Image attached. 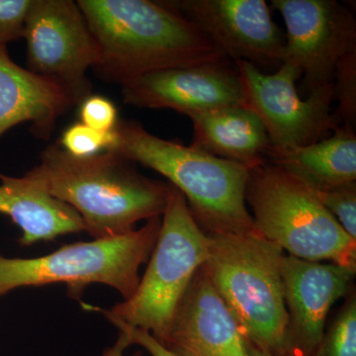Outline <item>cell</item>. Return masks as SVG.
<instances>
[{
  "instance_id": "obj_1",
  "label": "cell",
  "mask_w": 356,
  "mask_h": 356,
  "mask_svg": "<svg viewBox=\"0 0 356 356\" xmlns=\"http://www.w3.org/2000/svg\"><path fill=\"white\" fill-rule=\"evenodd\" d=\"M100 51L93 69L103 81L124 84L158 70L224 62L197 26L163 2L79 0Z\"/></svg>"
},
{
  "instance_id": "obj_2",
  "label": "cell",
  "mask_w": 356,
  "mask_h": 356,
  "mask_svg": "<svg viewBox=\"0 0 356 356\" xmlns=\"http://www.w3.org/2000/svg\"><path fill=\"white\" fill-rule=\"evenodd\" d=\"M24 175L76 211L95 240L126 235L138 222L163 216L172 195V185L145 177L111 152L76 158L50 145Z\"/></svg>"
},
{
  "instance_id": "obj_3",
  "label": "cell",
  "mask_w": 356,
  "mask_h": 356,
  "mask_svg": "<svg viewBox=\"0 0 356 356\" xmlns=\"http://www.w3.org/2000/svg\"><path fill=\"white\" fill-rule=\"evenodd\" d=\"M111 152L168 178L185 197L206 234L254 231L245 205L250 168L211 156L192 146L159 138L135 121L119 120Z\"/></svg>"
},
{
  "instance_id": "obj_4",
  "label": "cell",
  "mask_w": 356,
  "mask_h": 356,
  "mask_svg": "<svg viewBox=\"0 0 356 356\" xmlns=\"http://www.w3.org/2000/svg\"><path fill=\"white\" fill-rule=\"evenodd\" d=\"M205 266L245 341L286 355L288 314L281 262L284 252L257 231L210 235Z\"/></svg>"
},
{
  "instance_id": "obj_5",
  "label": "cell",
  "mask_w": 356,
  "mask_h": 356,
  "mask_svg": "<svg viewBox=\"0 0 356 356\" xmlns=\"http://www.w3.org/2000/svg\"><path fill=\"white\" fill-rule=\"evenodd\" d=\"M245 201L255 231L291 257L356 273V241L303 182L264 161L250 168Z\"/></svg>"
},
{
  "instance_id": "obj_6",
  "label": "cell",
  "mask_w": 356,
  "mask_h": 356,
  "mask_svg": "<svg viewBox=\"0 0 356 356\" xmlns=\"http://www.w3.org/2000/svg\"><path fill=\"white\" fill-rule=\"evenodd\" d=\"M208 254L209 236L194 220L184 194L172 185L158 240L137 289L110 310H98L119 331L143 330L163 344L178 306Z\"/></svg>"
},
{
  "instance_id": "obj_7",
  "label": "cell",
  "mask_w": 356,
  "mask_h": 356,
  "mask_svg": "<svg viewBox=\"0 0 356 356\" xmlns=\"http://www.w3.org/2000/svg\"><path fill=\"white\" fill-rule=\"evenodd\" d=\"M161 226V217L153 218L126 235L64 245L33 259L0 254V298L17 288L56 283L67 285L74 298L97 283L114 288L124 300L131 298L139 285L140 267L149 261Z\"/></svg>"
},
{
  "instance_id": "obj_8",
  "label": "cell",
  "mask_w": 356,
  "mask_h": 356,
  "mask_svg": "<svg viewBox=\"0 0 356 356\" xmlns=\"http://www.w3.org/2000/svg\"><path fill=\"white\" fill-rule=\"evenodd\" d=\"M245 106L261 121L270 147L291 149L325 139L339 125L334 112V88L300 97L296 81L302 76L294 65L283 63L267 74L245 60H235Z\"/></svg>"
},
{
  "instance_id": "obj_9",
  "label": "cell",
  "mask_w": 356,
  "mask_h": 356,
  "mask_svg": "<svg viewBox=\"0 0 356 356\" xmlns=\"http://www.w3.org/2000/svg\"><path fill=\"white\" fill-rule=\"evenodd\" d=\"M23 38L28 70L57 81L79 105L91 95L88 70L97 65L100 51L76 2L33 0Z\"/></svg>"
},
{
  "instance_id": "obj_10",
  "label": "cell",
  "mask_w": 356,
  "mask_h": 356,
  "mask_svg": "<svg viewBox=\"0 0 356 356\" xmlns=\"http://www.w3.org/2000/svg\"><path fill=\"white\" fill-rule=\"evenodd\" d=\"M286 26L285 57L304 76L309 95L334 88L337 65L356 51L355 13L336 0H273Z\"/></svg>"
},
{
  "instance_id": "obj_11",
  "label": "cell",
  "mask_w": 356,
  "mask_h": 356,
  "mask_svg": "<svg viewBox=\"0 0 356 356\" xmlns=\"http://www.w3.org/2000/svg\"><path fill=\"white\" fill-rule=\"evenodd\" d=\"M163 2L197 26L225 57L245 60L257 69L280 67L284 62L285 34L264 0Z\"/></svg>"
},
{
  "instance_id": "obj_12",
  "label": "cell",
  "mask_w": 356,
  "mask_h": 356,
  "mask_svg": "<svg viewBox=\"0 0 356 356\" xmlns=\"http://www.w3.org/2000/svg\"><path fill=\"white\" fill-rule=\"evenodd\" d=\"M121 95L125 104L172 109L187 117L245 105L238 72L224 62L151 72L122 84Z\"/></svg>"
},
{
  "instance_id": "obj_13",
  "label": "cell",
  "mask_w": 356,
  "mask_h": 356,
  "mask_svg": "<svg viewBox=\"0 0 356 356\" xmlns=\"http://www.w3.org/2000/svg\"><path fill=\"white\" fill-rule=\"evenodd\" d=\"M288 314L286 355L313 356L332 305L353 289L355 271L284 255L281 262Z\"/></svg>"
},
{
  "instance_id": "obj_14",
  "label": "cell",
  "mask_w": 356,
  "mask_h": 356,
  "mask_svg": "<svg viewBox=\"0 0 356 356\" xmlns=\"http://www.w3.org/2000/svg\"><path fill=\"white\" fill-rule=\"evenodd\" d=\"M163 346L177 356H250L245 339L205 266L187 288Z\"/></svg>"
},
{
  "instance_id": "obj_15",
  "label": "cell",
  "mask_w": 356,
  "mask_h": 356,
  "mask_svg": "<svg viewBox=\"0 0 356 356\" xmlns=\"http://www.w3.org/2000/svg\"><path fill=\"white\" fill-rule=\"evenodd\" d=\"M76 106L79 103L67 88L20 67L6 47H0V137L29 122L33 135L48 140L58 119Z\"/></svg>"
},
{
  "instance_id": "obj_16",
  "label": "cell",
  "mask_w": 356,
  "mask_h": 356,
  "mask_svg": "<svg viewBox=\"0 0 356 356\" xmlns=\"http://www.w3.org/2000/svg\"><path fill=\"white\" fill-rule=\"evenodd\" d=\"M189 118L193 125L191 146L250 168L266 161L270 143L266 128L245 105L211 110Z\"/></svg>"
},
{
  "instance_id": "obj_17",
  "label": "cell",
  "mask_w": 356,
  "mask_h": 356,
  "mask_svg": "<svg viewBox=\"0 0 356 356\" xmlns=\"http://www.w3.org/2000/svg\"><path fill=\"white\" fill-rule=\"evenodd\" d=\"M0 214L19 227V243L24 247L86 229L76 211L51 197L25 175L13 177L0 173Z\"/></svg>"
},
{
  "instance_id": "obj_18",
  "label": "cell",
  "mask_w": 356,
  "mask_h": 356,
  "mask_svg": "<svg viewBox=\"0 0 356 356\" xmlns=\"http://www.w3.org/2000/svg\"><path fill=\"white\" fill-rule=\"evenodd\" d=\"M331 137L291 149L268 147L266 161L309 188L356 184V136L351 126L339 125Z\"/></svg>"
},
{
  "instance_id": "obj_19",
  "label": "cell",
  "mask_w": 356,
  "mask_h": 356,
  "mask_svg": "<svg viewBox=\"0 0 356 356\" xmlns=\"http://www.w3.org/2000/svg\"><path fill=\"white\" fill-rule=\"evenodd\" d=\"M313 356H356V296L353 289Z\"/></svg>"
},
{
  "instance_id": "obj_20",
  "label": "cell",
  "mask_w": 356,
  "mask_h": 356,
  "mask_svg": "<svg viewBox=\"0 0 356 356\" xmlns=\"http://www.w3.org/2000/svg\"><path fill=\"white\" fill-rule=\"evenodd\" d=\"M334 99L339 102L334 112L339 124L353 127L356 119V51L337 65L334 77Z\"/></svg>"
},
{
  "instance_id": "obj_21",
  "label": "cell",
  "mask_w": 356,
  "mask_h": 356,
  "mask_svg": "<svg viewBox=\"0 0 356 356\" xmlns=\"http://www.w3.org/2000/svg\"><path fill=\"white\" fill-rule=\"evenodd\" d=\"M309 189L356 241V184Z\"/></svg>"
},
{
  "instance_id": "obj_22",
  "label": "cell",
  "mask_w": 356,
  "mask_h": 356,
  "mask_svg": "<svg viewBox=\"0 0 356 356\" xmlns=\"http://www.w3.org/2000/svg\"><path fill=\"white\" fill-rule=\"evenodd\" d=\"M114 131L102 133L83 125L81 122L65 129L58 146L70 156L76 158H89L107 152L113 144Z\"/></svg>"
},
{
  "instance_id": "obj_23",
  "label": "cell",
  "mask_w": 356,
  "mask_h": 356,
  "mask_svg": "<svg viewBox=\"0 0 356 356\" xmlns=\"http://www.w3.org/2000/svg\"><path fill=\"white\" fill-rule=\"evenodd\" d=\"M79 106L81 123L102 133L114 131L118 124L116 105L102 95H89Z\"/></svg>"
},
{
  "instance_id": "obj_24",
  "label": "cell",
  "mask_w": 356,
  "mask_h": 356,
  "mask_svg": "<svg viewBox=\"0 0 356 356\" xmlns=\"http://www.w3.org/2000/svg\"><path fill=\"white\" fill-rule=\"evenodd\" d=\"M33 0H0V47L23 38Z\"/></svg>"
},
{
  "instance_id": "obj_25",
  "label": "cell",
  "mask_w": 356,
  "mask_h": 356,
  "mask_svg": "<svg viewBox=\"0 0 356 356\" xmlns=\"http://www.w3.org/2000/svg\"><path fill=\"white\" fill-rule=\"evenodd\" d=\"M132 344L142 346L151 356H177L166 350L149 332L138 329H124L119 331L118 341L103 356H124V350Z\"/></svg>"
},
{
  "instance_id": "obj_26",
  "label": "cell",
  "mask_w": 356,
  "mask_h": 356,
  "mask_svg": "<svg viewBox=\"0 0 356 356\" xmlns=\"http://www.w3.org/2000/svg\"><path fill=\"white\" fill-rule=\"evenodd\" d=\"M245 344H247L248 355H250V356H273L271 353H269L268 351L261 350V348H257V346L248 343L247 341H245Z\"/></svg>"
}]
</instances>
